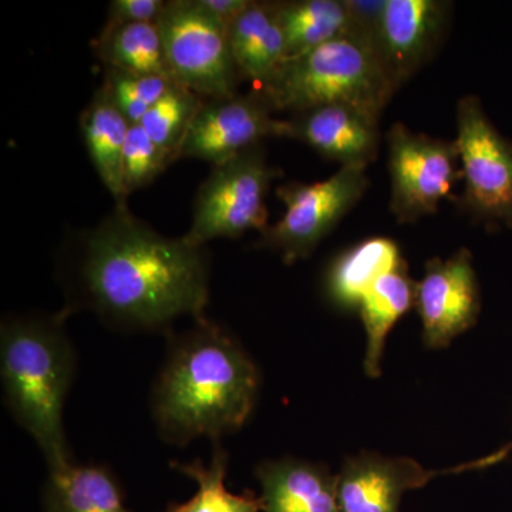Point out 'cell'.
I'll return each mask as SVG.
<instances>
[{
  "instance_id": "cell-12",
  "label": "cell",
  "mask_w": 512,
  "mask_h": 512,
  "mask_svg": "<svg viewBox=\"0 0 512 512\" xmlns=\"http://www.w3.org/2000/svg\"><path fill=\"white\" fill-rule=\"evenodd\" d=\"M453 3L446 0H386L377 53L394 89L430 62L446 35Z\"/></svg>"
},
{
  "instance_id": "cell-27",
  "label": "cell",
  "mask_w": 512,
  "mask_h": 512,
  "mask_svg": "<svg viewBox=\"0 0 512 512\" xmlns=\"http://www.w3.org/2000/svg\"><path fill=\"white\" fill-rule=\"evenodd\" d=\"M350 18V35L362 37L377 49L386 0H343Z\"/></svg>"
},
{
  "instance_id": "cell-30",
  "label": "cell",
  "mask_w": 512,
  "mask_h": 512,
  "mask_svg": "<svg viewBox=\"0 0 512 512\" xmlns=\"http://www.w3.org/2000/svg\"><path fill=\"white\" fill-rule=\"evenodd\" d=\"M511 448H512V443H511V444H508V446H507V447H504V451H505V453H507V454H508V453H510Z\"/></svg>"
},
{
  "instance_id": "cell-7",
  "label": "cell",
  "mask_w": 512,
  "mask_h": 512,
  "mask_svg": "<svg viewBox=\"0 0 512 512\" xmlns=\"http://www.w3.org/2000/svg\"><path fill=\"white\" fill-rule=\"evenodd\" d=\"M165 62L174 83L201 99L238 94L241 80L229 47L227 28L198 0H170L157 22Z\"/></svg>"
},
{
  "instance_id": "cell-18",
  "label": "cell",
  "mask_w": 512,
  "mask_h": 512,
  "mask_svg": "<svg viewBox=\"0 0 512 512\" xmlns=\"http://www.w3.org/2000/svg\"><path fill=\"white\" fill-rule=\"evenodd\" d=\"M406 265L399 245L392 239L375 237L346 249L329 266L325 291L333 305L359 308L365 293L382 276Z\"/></svg>"
},
{
  "instance_id": "cell-4",
  "label": "cell",
  "mask_w": 512,
  "mask_h": 512,
  "mask_svg": "<svg viewBox=\"0 0 512 512\" xmlns=\"http://www.w3.org/2000/svg\"><path fill=\"white\" fill-rule=\"evenodd\" d=\"M375 45L345 35L285 60L256 94L272 111H301L346 104L382 116L394 93Z\"/></svg>"
},
{
  "instance_id": "cell-28",
  "label": "cell",
  "mask_w": 512,
  "mask_h": 512,
  "mask_svg": "<svg viewBox=\"0 0 512 512\" xmlns=\"http://www.w3.org/2000/svg\"><path fill=\"white\" fill-rule=\"evenodd\" d=\"M164 0H111L107 23H157Z\"/></svg>"
},
{
  "instance_id": "cell-6",
  "label": "cell",
  "mask_w": 512,
  "mask_h": 512,
  "mask_svg": "<svg viewBox=\"0 0 512 512\" xmlns=\"http://www.w3.org/2000/svg\"><path fill=\"white\" fill-rule=\"evenodd\" d=\"M458 158L464 192L461 210L487 228H512V141L485 113L477 96L457 103Z\"/></svg>"
},
{
  "instance_id": "cell-1",
  "label": "cell",
  "mask_w": 512,
  "mask_h": 512,
  "mask_svg": "<svg viewBox=\"0 0 512 512\" xmlns=\"http://www.w3.org/2000/svg\"><path fill=\"white\" fill-rule=\"evenodd\" d=\"M64 311L92 312L123 333H168L181 318H204L210 256L184 237L160 234L126 204L62 247Z\"/></svg>"
},
{
  "instance_id": "cell-19",
  "label": "cell",
  "mask_w": 512,
  "mask_h": 512,
  "mask_svg": "<svg viewBox=\"0 0 512 512\" xmlns=\"http://www.w3.org/2000/svg\"><path fill=\"white\" fill-rule=\"evenodd\" d=\"M46 512H130L113 471L104 464H76L49 470Z\"/></svg>"
},
{
  "instance_id": "cell-3",
  "label": "cell",
  "mask_w": 512,
  "mask_h": 512,
  "mask_svg": "<svg viewBox=\"0 0 512 512\" xmlns=\"http://www.w3.org/2000/svg\"><path fill=\"white\" fill-rule=\"evenodd\" d=\"M69 313L9 315L0 325V382L12 419L35 440L49 470L73 463L64 407L77 372Z\"/></svg>"
},
{
  "instance_id": "cell-16",
  "label": "cell",
  "mask_w": 512,
  "mask_h": 512,
  "mask_svg": "<svg viewBox=\"0 0 512 512\" xmlns=\"http://www.w3.org/2000/svg\"><path fill=\"white\" fill-rule=\"evenodd\" d=\"M229 47L241 79L259 86L285 62V39L275 2L251 0L227 28Z\"/></svg>"
},
{
  "instance_id": "cell-14",
  "label": "cell",
  "mask_w": 512,
  "mask_h": 512,
  "mask_svg": "<svg viewBox=\"0 0 512 512\" xmlns=\"http://www.w3.org/2000/svg\"><path fill=\"white\" fill-rule=\"evenodd\" d=\"M288 137L301 141L340 167H362L379 156V117L346 104H329L292 114Z\"/></svg>"
},
{
  "instance_id": "cell-26",
  "label": "cell",
  "mask_w": 512,
  "mask_h": 512,
  "mask_svg": "<svg viewBox=\"0 0 512 512\" xmlns=\"http://www.w3.org/2000/svg\"><path fill=\"white\" fill-rule=\"evenodd\" d=\"M174 161L140 124L131 126L123 153V185L127 197L154 183Z\"/></svg>"
},
{
  "instance_id": "cell-13",
  "label": "cell",
  "mask_w": 512,
  "mask_h": 512,
  "mask_svg": "<svg viewBox=\"0 0 512 512\" xmlns=\"http://www.w3.org/2000/svg\"><path fill=\"white\" fill-rule=\"evenodd\" d=\"M477 468L476 461L446 471H431L412 458H386L362 453L350 457L336 477L339 512H399L406 491L423 487L444 473Z\"/></svg>"
},
{
  "instance_id": "cell-2",
  "label": "cell",
  "mask_w": 512,
  "mask_h": 512,
  "mask_svg": "<svg viewBox=\"0 0 512 512\" xmlns=\"http://www.w3.org/2000/svg\"><path fill=\"white\" fill-rule=\"evenodd\" d=\"M167 350L150 393L151 419L164 443H220L254 413L261 373L224 326L205 318L167 335Z\"/></svg>"
},
{
  "instance_id": "cell-9",
  "label": "cell",
  "mask_w": 512,
  "mask_h": 512,
  "mask_svg": "<svg viewBox=\"0 0 512 512\" xmlns=\"http://www.w3.org/2000/svg\"><path fill=\"white\" fill-rule=\"evenodd\" d=\"M392 180L390 211L399 224H414L439 211L461 175L454 141L414 133L402 123L387 133Z\"/></svg>"
},
{
  "instance_id": "cell-8",
  "label": "cell",
  "mask_w": 512,
  "mask_h": 512,
  "mask_svg": "<svg viewBox=\"0 0 512 512\" xmlns=\"http://www.w3.org/2000/svg\"><path fill=\"white\" fill-rule=\"evenodd\" d=\"M369 187L366 168L340 167L319 183H289L276 190L284 217L261 232L259 248L281 255L286 265L309 258L322 239L360 201Z\"/></svg>"
},
{
  "instance_id": "cell-11",
  "label": "cell",
  "mask_w": 512,
  "mask_h": 512,
  "mask_svg": "<svg viewBox=\"0 0 512 512\" xmlns=\"http://www.w3.org/2000/svg\"><path fill=\"white\" fill-rule=\"evenodd\" d=\"M423 323V340L431 349L447 348L476 325L481 299L473 255L458 249L450 258H431L416 282V303Z\"/></svg>"
},
{
  "instance_id": "cell-10",
  "label": "cell",
  "mask_w": 512,
  "mask_h": 512,
  "mask_svg": "<svg viewBox=\"0 0 512 512\" xmlns=\"http://www.w3.org/2000/svg\"><path fill=\"white\" fill-rule=\"evenodd\" d=\"M272 137H288V124L272 117V110L259 94L204 99L180 158L207 161L215 167Z\"/></svg>"
},
{
  "instance_id": "cell-22",
  "label": "cell",
  "mask_w": 512,
  "mask_h": 512,
  "mask_svg": "<svg viewBox=\"0 0 512 512\" xmlns=\"http://www.w3.org/2000/svg\"><path fill=\"white\" fill-rule=\"evenodd\" d=\"M94 45V52L106 67L173 80L157 23L106 22Z\"/></svg>"
},
{
  "instance_id": "cell-5",
  "label": "cell",
  "mask_w": 512,
  "mask_h": 512,
  "mask_svg": "<svg viewBox=\"0 0 512 512\" xmlns=\"http://www.w3.org/2000/svg\"><path fill=\"white\" fill-rule=\"evenodd\" d=\"M279 171L268 164L264 148H249L212 167L194 202L192 224L184 235L194 247L214 239H235L268 228L265 198Z\"/></svg>"
},
{
  "instance_id": "cell-21",
  "label": "cell",
  "mask_w": 512,
  "mask_h": 512,
  "mask_svg": "<svg viewBox=\"0 0 512 512\" xmlns=\"http://www.w3.org/2000/svg\"><path fill=\"white\" fill-rule=\"evenodd\" d=\"M285 39V60L350 35V18L343 0L275 2Z\"/></svg>"
},
{
  "instance_id": "cell-20",
  "label": "cell",
  "mask_w": 512,
  "mask_h": 512,
  "mask_svg": "<svg viewBox=\"0 0 512 512\" xmlns=\"http://www.w3.org/2000/svg\"><path fill=\"white\" fill-rule=\"evenodd\" d=\"M416 303V282L407 274V264L382 276L359 303L360 318L365 325L367 376H380V363L387 335L397 320Z\"/></svg>"
},
{
  "instance_id": "cell-24",
  "label": "cell",
  "mask_w": 512,
  "mask_h": 512,
  "mask_svg": "<svg viewBox=\"0 0 512 512\" xmlns=\"http://www.w3.org/2000/svg\"><path fill=\"white\" fill-rule=\"evenodd\" d=\"M202 100L187 87L174 83L168 92L151 107L140 126L151 140L174 160L180 158L181 147L200 110Z\"/></svg>"
},
{
  "instance_id": "cell-29",
  "label": "cell",
  "mask_w": 512,
  "mask_h": 512,
  "mask_svg": "<svg viewBox=\"0 0 512 512\" xmlns=\"http://www.w3.org/2000/svg\"><path fill=\"white\" fill-rule=\"evenodd\" d=\"M202 9L210 13L225 28H228L239 15L248 8L251 0H198Z\"/></svg>"
},
{
  "instance_id": "cell-25",
  "label": "cell",
  "mask_w": 512,
  "mask_h": 512,
  "mask_svg": "<svg viewBox=\"0 0 512 512\" xmlns=\"http://www.w3.org/2000/svg\"><path fill=\"white\" fill-rule=\"evenodd\" d=\"M173 84V80L165 77L144 76L106 67L101 87L128 123L137 126Z\"/></svg>"
},
{
  "instance_id": "cell-15",
  "label": "cell",
  "mask_w": 512,
  "mask_h": 512,
  "mask_svg": "<svg viewBox=\"0 0 512 512\" xmlns=\"http://www.w3.org/2000/svg\"><path fill=\"white\" fill-rule=\"evenodd\" d=\"M262 487V512H339L336 477L329 468L286 457L255 470Z\"/></svg>"
},
{
  "instance_id": "cell-23",
  "label": "cell",
  "mask_w": 512,
  "mask_h": 512,
  "mask_svg": "<svg viewBox=\"0 0 512 512\" xmlns=\"http://www.w3.org/2000/svg\"><path fill=\"white\" fill-rule=\"evenodd\" d=\"M229 456L221 443L214 444L208 463L201 458L192 461L173 460V470L191 478L197 484V493L181 504H171L164 512H262L261 497L251 491L234 494L228 491L225 480L228 474Z\"/></svg>"
},
{
  "instance_id": "cell-17",
  "label": "cell",
  "mask_w": 512,
  "mask_h": 512,
  "mask_svg": "<svg viewBox=\"0 0 512 512\" xmlns=\"http://www.w3.org/2000/svg\"><path fill=\"white\" fill-rule=\"evenodd\" d=\"M79 124L84 146L101 183L110 192L114 204H126L123 153L131 124L101 86L84 107Z\"/></svg>"
}]
</instances>
